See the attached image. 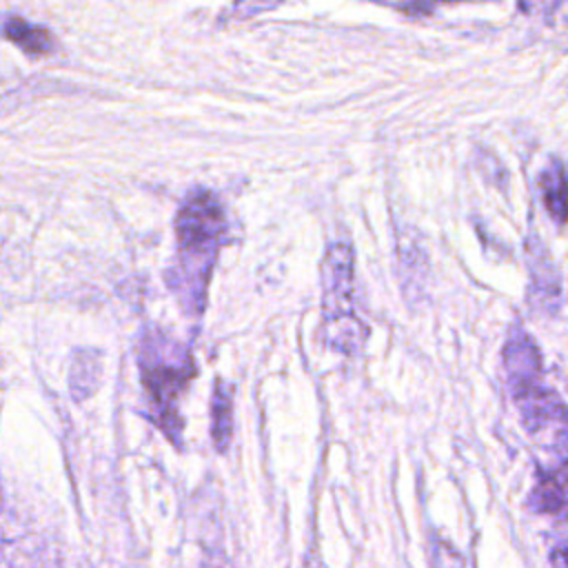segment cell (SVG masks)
I'll return each instance as SVG.
<instances>
[{"instance_id":"1","label":"cell","mask_w":568,"mask_h":568,"mask_svg":"<svg viewBox=\"0 0 568 568\" xmlns=\"http://www.w3.org/2000/svg\"><path fill=\"white\" fill-rule=\"evenodd\" d=\"M224 211L209 191H193L178 211V260L169 268L166 282L189 313H200L204 306L206 284L224 240Z\"/></svg>"},{"instance_id":"2","label":"cell","mask_w":568,"mask_h":568,"mask_svg":"<svg viewBox=\"0 0 568 568\" xmlns=\"http://www.w3.org/2000/svg\"><path fill=\"white\" fill-rule=\"evenodd\" d=\"M140 368L142 382L158 410V424L173 442L180 444L182 419L175 410V402L195 375V364L189 351L180 342L151 331L140 344Z\"/></svg>"},{"instance_id":"3","label":"cell","mask_w":568,"mask_h":568,"mask_svg":"<svg viewBox=\"0 0 568 568\" xmlns=\"http://www.w3.org/2000/svg\"><path fill=\"white\" fill-rule=\"evenodd\" d=\"M504 366L510 393L519 406L526 428L537 433L552 422L564 426V404L552 393V388L544 386L539 348L524 328H515L510 333L504 348Z\"/></svg>"},{"instance_id":"4","label":"cell","mask_w":568,"mask_h":568,"mask_svg":"<svg viewBox=\"0 0 568 568\" xmlns=\"http://www.w3.org/2000/svg\"><path fill=\"white\" fill-rule=\"evenodd\" d=\"M322 286L324 339L342 353H355L366 328L353 306V251L348 244L328 246L322 262Z\"/></svg>"},{"instance_id":"5","label":"cell","mask_w":568,"mask_h":568,"mask_svg":"<svg viewBox=\"0 0 568 568\" xmlns=\"http://www.w3.org/2000/svg\"><path fill=\"white\" fill-rule=\"evenodd\" d=\"M231 422H233V390L224 382L215 384L211 397V437L217 450H226L231 439Z\"/></svg>"},{"instance_id":"6","label":"cell","mask_w":568,"mask_h":568,"mask_svg":"<svg viewBox=\"0 0 568 568\" xmlns=\"http://www.w3.org/2000/svg\"><path fill=\"white\" fill-rule=\"evenodd\" d=\"M4 36L29 55H44L51 51V33L22 18H9L2 27Z\"/></svg>"},{"instance_id":"7","label":"cell","mask_w":568,"mask_h":568,"mask_svg":"<svg viewBox=\"0 0 568 568\" xmlns=\"http://www.w3.org/2000/svg\"><path fill=\"white\" fill-rule=\"evenodd\" d=\"M566 501L564 495V470L559 468L557 473H541L539 481L530 495V504L537 513H561Z\"/></svg>"},{"instance_id":"8","label":"cell","mask_w":568,"mask_h":568,"mask_svg":"<svg viewBox=\"0 0 568 568\" xmlns=\"http://www.w3.org/2000/svg\"><path fill=\"white\" fill-rule=\"evenodd\" d=\"M564 186H566V180H564V166L561 162L552 160L550 166L544 171L541 175V193H544V204L546 209L550 211V215L557 220V222H564V213H566V206H564Z\"/></svg>"},{"instance_id":"9","label":"cell","mask_w":568,"mask_h":568,"mask_svg":"<svg viewBox=\"0 0 568 568\" xmlns=\"http://www.w3.org/2000/svg\"><path fill=\"white\" fill-rule=\"evenodd\" d=\"M98 373H100V366L93 355L82 353L75 357L73 373H71V388H73L75 397H84L87 393H91V388L98 382Z\"/></svg>"},{"instance_id":"10","label":"cell","mask_w":568,"mask_h":568,"mask_svg":"<svg viewBox=\"0 0 568 568\" xmlns=\"http://www.w3.org/2000/svg\"><path fill=\"white\" fill-rule=\"evenodd\" d=\"M204 568H229V566H226V561H222V559H209V561L204 564Z\"/></svg>"},{"instance_id":"11","label":"cell","mask_w":568,"mask_h":568,"mask_svg":"<svg viewBox=\"0 0 568 568\" xmlns=\"http://www.w3.org/2000/svg\"><path fill=\"white\" fill-rule=\"evenodd\" d=\"M399 9H404V11H415L417 7H399ZM422 11H430V7H419Z\"/></svg>"}]
</instances>
